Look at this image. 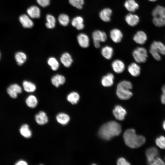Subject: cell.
Here are the masks:
<instances>
[{"label": "cell", "mask_w": 165, "mask_h": 165, "mask_svg": "<svg viewBox=\"0 0 165 165\" xmlns=\"http://www.w3.org/2000/svg\"><path fill=\"white\" fill-rule=\"evenodd\" d=\"M121 131V125L115 121H112L104 124L101 127L98 134L101 138L108 140L119 135Z\"/></svg>", "instance_id": "cell-1"}, {"label": "cell", "mask_w": 165, "mask_h": 165, "mask_svg": "<svg viewBox=\"0 0 165 165\" xmlns=\"http://www.w3.org/2000/svg\"><path fill=\"white\" fill-rule=\"evenodd\" d=\"M123 138L126 144L133 148L141 146L145 142V138L142 135H137L135 130L132 129H128L125 132Z\"/></svg>", "instance_id": "cell-2"}, {"label": "cell", "mask_w": 165, "mask_h": 165, "mask_svg": "<svg viewBox=\"0 0 165 165\" xmlns=\"http://www.w3.org/2000/svg\"><path fill=\"white\" fill-rule=\"evenodd\" d=\"M133 86L131 83L127 80H123L118 84L116 94L118 97L122 100H127L130 98L133 95L130 91Z\"/></svg>", "instance_id": "cell-3"}, {"label": "cell", "mask_w": 165, "mask_h": 165, "mask_svg": "<svg viewBox=\"0 0 165 165\" xmlns=\"http://www.w3.org/2000/svg\"><path fill=\"white\" fill-rule=\"evenodd\" d=\"M153 17L152 21L154 24L158 27L165 26V8L158 5L153 9L152 12Z\"/></svg>", "instance_id": "cell-4"}, {"label": "cell", "mask_w": 165, "mask_h": 165, "mask_svg": "<svg viewBox=\"0 0 165 165\" xmlns=\"http://www.w3.org/2000/svg\"><path fill=\"white\" fill-rule=\"evenodd\" d=\"M149 52L155 59L160 60V54L165 55V45L160 42L154 41L151 45Z\"/></svg>", "instance_id": "cell-5"}, {"label": "cell", "mask_w": 165, "mask_h": 165, "mask_svg": "<svg viewBox=\"0 0 165 165\" xmlns=\"http://www.w3.org/2000/svg\"><path fill=\"white\" fill-rule=\"evenodd\" d=\"M132 55L135 61L138 63L145 62L148 57L147 50L143 47H138L134 49Z\"/></svg>", "instance_id": "cell-6"}, {"label": "cell", "mask_w": 165, "mask_h": 165, "mask_svg": "<svg viewBox=\"0 0 165 165\" xmlns=\"http://www.w3.org/2000/svg\"><path fill=\"white\" fill-rule=\"evenodd\" d=\"M145 154L147 163L150 164L154 159L158 157L159 152L156 148L152 147L148 148L146 150Z\"/></svg>", "instance_id": "cell-7"}, {"label": "cell", "mask_w": 165, "mask_h": 165, "mask_svg": "<svg viewBox=\"0 0 165 165\" xmlns=\"http://www.w3.org/2000/svg\"><path fill=\"white\" fill-rule=\"evenodd\" d=\"M22 91L21 87L18 84H13L10 85L7 88V91L9 96L13 98H16L19 94Z\"/></svg>", "instance_id": "cell-8"}, {"label": "cell", "mask_w": 165, "mask_h": 165, "mask_svg": "<svg viewBox=\"0 0 165 165\" xmlns=\"http://www.w3.org/2000/svg\"><path fill=\"white\" fill-rule=\"evenodd\" d=\"M110 36L112 40L116 43L120 42L123 37L121 31L117 28L112 29L110 31Z\"/></svg>", "instance_id": "cell-9"}, {"label": "cell", "mask_w": 165, "mask_h": 165, "mask_svg": "<svg viewBox=\"0 0 165 165\" xmlns=\"http://www.w3.org/2000/svg\"><path fill=\"white\" fill-rule=\"evenodd\" d=\"M77 40L79 46L83 48H87L90 45V39L88 36L83 33L79 34L77 36Z\"/></svg>", "instance_id": "cell-10"}, {"label": "cell", "mask_w": 165, "mask_h": 165, "mask_svg": "<svg viewBox=\"0 0 165 165\" xmlns=\"http://www.w3.org/2000/svg\"><path fill=\"white\" fill-rule=\"evenodd\" d=\"M93 41H96L101 42H104L107 40V35L104 31L99 30H96L92 34Z\"/></svg>", "instance_id": "cell-11"}, {"label": "cell", "mask_w": 165, "mask_h": 165, "mask_svg": "<svg viewBox=\"0 0 165 165\" xmlns=\"http://www.w3.org/2000/svg\"><path fill=\"white\" fill-rule=\"evenodd\" d=\"M112 67L113 71L117 73L122 72L125 69V65L121 60L116 59L112 63Z\"/></svg>", "instance_id": "cell-12"}, {"label": "cell", "mask_w": 165, "mask_h": 165, "mask_svg": "<svg viewBox=\"0 0 165 165\" xmlns=\"http://www.w3.org/2000/svg\"><path fill=\"white\" fill-rule=\"evenodd\" d=\"M113 112L116 118L118 120H122L124 119L127 112L126 110L120 105L115 106Z\"/></svg>", "instance_id": "cell-13"}, {"label": "cell", "mask_w": 165, "mask_h": 165, "mask_svg": "<svg viewBox=\"0 0 165 165\" xmlns=\"http://www.w3.org/2000/svg\"><path fill=\"white\" fill-rule=\"evenodd\" d=\"M125 19L127 24L132 27L137 25L139 21L138 16L135 14L131 13L127 14L125 16Z\"/></svg>", "instance_id": "cell-14"}, {"label": "cell", "mask_w": 165, "mask_h": 165, "mask_svg": "<svg viewBox=\"0 0 165 165\" xmlns=\"http://www.w3.org/2000/svg\"><path fill=\"white\" fill-rule=\"evenodd\" d=\"M114 79L113 75L111 73H108L102 77L101 81V84L105 87L111 86L113 84Z\"/></svg>", "instance_id": "cell-15"}, {"label": "cell", "mask_w": 165, "mask_h": 165, "mask_svg": "<svg viewBox=\"0 0 165 165\" xmlns=\"http://www.w3.org/2000/svg\"><path fill=\"white\" fill-rule=\"evenodd\" d=\"M112 14V11L110 9L105 8L100 11L99 13V16L102 21L108 22L110 21Z\"/></svg>", "instance_id": "cell-16"}, {"label": "cell", "mask_w": 165, "mask_h": 165, "mask_svg": "<svg viewBox=\"0 0 165 165\" xmlns=\"http://www.w3.org/2000/svg\"><path fill=\"white\" fill-rule=\"evenodd\" d=\"M36 122L39 125H43L47 123L48 118L46 113L44 111H40L35 116Z\"/></svg>", "instance_id": "cell-17"}, {"label": "cell", "mask_w": 165, "mask_h": 165, "mask_svg": "<svg viewBox=\"0 0 165 165\" xmlns=\"http://www.w3.org/2000/svg\"><path fill=\"white\" fill-rule=\"evenodd\" d=\"M133 39L136 43L139 44H143L147 40V36L143 31H138L134 35Z\"/></svg>", "instance_id": "cell-18"}, {"label": "cell", "mask_w": 165, "mask_h": 165, "mask_svg": "<svg viewBox=\"0 0 165 165\" xmlns=\"http://www.w3.org/2000/svg\"><path fill=\"white\" fill-rule=\"evenodd\" d=\"M19 20L23 26L25 28H31L34 25V23L31 20L28 16L26 14L21 15Z\"/></svg>", "instance_id": "cell-19"}, {"label": "cell", "mask_w": 165, "mask_h": 165, "mask_svg": "<svg viewBox=\"0 0 165 165\" xmlns=\"http://www.w3.org/2000/svg\"><path fill=\"white\" fill-rule=\"evenodd\" d=\"M127 70L130 74L134 77L138 76L140 73V67L136 63L133 62L130 64L128 67Z\"/></svg>", "instance_id": "cell-20"}, {"label": "cell", "mask_w": 165, "mask_h": 165, "mask_svg": "<svg viewBox=\"0 0 165 165\" xmlns=\"http://www.w3.org/2000/svg\"><path fill=\"white\" fill-rule=\"evenodd\" d=\"M28 16L32 18H38L40 16V10L36 6H32L28 8L27 11Z\"/></svg>", "instance_id": "cell-21"}, {"label": "cell", "mask_w": 165, "mask_h": 165, "mask_svg": "<svg viewBox=\"0 0 165 165\" xmlns=\"http://www.w3.org/2000/svg\"><path fill=\"white\" fill-rule=\"evenodd\" d=\"M124 5L127 10L130 12H134L139 8L138 4L134 0H127Z\"/></svg>", "instance_id": "cell-22"}, {"label": "cell", "mask_w": 165, "mask_h": 165, "mask_svg": "<svg viewBox=\"0 0 165 165\" xmlns=\"http://www.w3.org/2000/svg\"><path fill=\"white\" fill-rule=\"evenodd\" d=\"M56 119L58 123L62 125H67L70 120L69 116L66 113L61 112L56 116Z\"/></svg>", "instance_id": "cell-23"}, {"label": "cell", "mask_w": 165, "mask_h": 165, "mask_svg": "<svg viewBox=\"0 0 165 165\" xmlns=\"http://www.w3.org/2000/svg\"><path fill=\"white\" fill-rule=\"evenodd\" d=\"M71 24L73 27L79 30H82L84 28L83 19L81 16H77L74 17L72 21Z\"/></svg>", "instance_id": "cell-24"}, {"label": "cell", "mask_w": 165, "mask_h": 165, "mask_svg": "<svg viewBox=\"0 0 165 165\" xmlns=\"http://www.w3.org/2000/svg\"><path fill=\"white\" fill-rule=\"evenodd\" d=\"M51 82L52 84L56 87H58L61 85H63L65 82V77L63 75L57 74L51 78Z\"/></svg>", "instance_id": "cell-25"}, {"label": "cell", "mask_w": 165, "mask_h": 165, "mask_svg": "<svg viewBox=\"0 0 165 165\" xmlns=\"http://www.w3.org/2000/svg\"><path fill=\"white\" fill-rule=\"evenodd\" d=\"M61 63L66 67H69L73 62V59L71 55L68 53H63L60 58Z\"/></svg>", "instance_id": "cell-26"}, {"label": "cell", "mask_w": 165, "mask_h": 165, "mask_svg": "<svg viewBox=\"0 0 165 165\" xmlns=\"http://www.w3.org/2000/svg\"><path fill=\"white\" fill-rule=\"evenodd\" d=\"M101 54L106 59H110L112 57L113 53L112 48L109 46H105L103 47L101 50Z\"/></svg>", "instance_id": "cell-27"}, {"label": "cell", "mask_w": 165, "mask_h": 165, "mask_svg": "<svg viewBox=\"0 0 165 165\" xmlns=\"http://www.w3.org/2000/svg\"><path fill=\"white\" fill-rule=\"evenodd\" d=\"M20 134L23 137L26 138H29L32 136V132L30 129L29 126L26 124L23 125L20 129Z\"/></svg>", "instance_id": "cell-28"}, {"label": "cell", "mask_w": 165, "mask_h": 165, "mask_svg": "<svg viewBox=\"0 0 165 165\" xmlns=\"http://www.w3.org/2000/svg\"><path fill=\"white\" fill-rule=\"evenodd\" d=\"M25 102L28 106L31 108H35L38 103L36 97L32 95L28 96L26 99Z\"/></svg>", "instance_id": "cell-29"}, {"label": "cell", "mask_w": 165, "mask_h": 165, "mask_svg": "<svg viewBox=\"0 0 165 165\" xmlns=\"http://www.w3.org/2000/svg\"><path fill=\"white\" fill-rule=\"evenodd\" d=\"M80 99V96L76 92H72L69 93L67 96V101L72 104L75 105L77 103Z\"/></svg>", "instance_id": "cell-30"}, {"label": "cell", "mask_w": 165, "mask_h": 165, "mask_svg": "<svg viewBox=\"0 0 165 165\" xmlns=\"http://www.w3.org/2000/svg\"><path fill=\"white\" fill-rule=\"evenodd\" d=\"M15 58L18 65L20 66L26 61L27 59L26 54L23 52H18L16 53Z\"/></svg>", "instance_id": "cell-31"}, {"label": "cell", "mask_w": 165, "mask_h": 165, "mask_svg": "<svg viewBox=\"0 0 165 165\" xmlns=\"http://www.w3.org/2000/svg\"><path fill=\"white\" fill-rule=\"evenodd\" d=\"M22 84L24 90L27 92H33L36 90V86L31 82L25 80L23 82Z\"/></svg>", "instance_id": "cell-32"}, {"label": "cell", "mask_w": 165, "mask_h": 165, "mask_svg": "<svg viewBox=\"0 0 165 165\" xmlns=\"http://www.w3.org/2000/svg\"><path fill=\"white\" fill-rule=\"evenodd\" d=\"M47 22L46 23V27L49 29L54 28L55 26L56 20L54 16L50 14H48L46 17Z\"/></svg>", "instance_id": "cell-33"}, {"label": "cell", "mask_w": 165, "mask_h": 165, "mask_svg": "<svg viewBox=\"0 0 165 165\" xmlns=\"http://www.w3.org/2000/svg\"><path fill=\"white\" fill-rule=\"evenodd\" d=\"M47 63L53 71L57 70L59 67L58 62L56 58L54 57L49 58L48 60Z\"/></svg>", "instance_id": "cell-34"}, {"label": "cell", "mask_w": 165, "mask_h": 165, "mask_svg": "<svg viewBox=\"0 0 165 165\" xmlns=\"http://www.w3.org/2000/svg\"><path fill=\"white\" fill-rule=\"evenodd\" d=\"M58 20L59 23L62 26H67L69 22V18L68 16L65 14H60L58 17Z\"/></svg>", "instance_id": "cell-35"}, {"label": "cell", "mask_w": 165, "mask_h": 165, "mask_svg": "<svg viewBox=\"0 0 165 165\" xmlns=\"http://www.w3.org/2000/svg\"><path fill=\"white\" fill-rule=\"evenodd\" d=\"M69 3L79 9H81L84 3V0H69Z\"/></svg>", "instance_id": "cell-36"}, {"label": "cell", "mask_w": 165, "mask_h": 165, "mask_svg": "<svg viewBox=\"0 0 165 165\" xmlns=\"http://www.w3.org/2000/svg\"><path fill=\"white\" fill-rule=\"evenodd\" d=\"M156 145L162 149H165V137L162 135L156 138L155 141Z\"/></svg>", "instance_id": "cell-37"}, {"label": "cell", "mask_w": 165, "mask_h": 165, "mask_svg": "<svg viewBox=\"0 0 165 165\" xmlns=\"http://www.w3.org/2000/svg\"><path fill=\"white\" fill-rule=\"evenodd\" d=\"M151 165H163L165 162L160 158L158 157L154 159L150 164Z\"/></svg>", "instance_id": "cell-38"}, {"label": "cell", "mask_w": 165, "mask_h": 165, "mask_svg": "<svg viewBox=\"0 0 165 165\" xmlns=\"http://www.w3.org/2000/svg\"><path fill=\"white\" fill-rule=\"evenodd\" d=\"M36 1L40 6L43 7L48 6L50 3V0H36Z\"/></svg>", "instance_id": "cell-39"}, {"label": "cell", "mask_w": 165, "mask_h": 165, "mask_svg": "<svg viewBox=\"0 0 165 165\" xmlns=\"http://www.w3.org/2000/svg\"><path fill=\"white\" fill-rule=\"evenodd\" d=\"M117 164L118 165H129L130 163L123 158H119L117 161Z\"/></svg>", "instance_id": "cell-40"}, {"label": "cell", "mask_w": 165, "mask_h": 165, "mask_svg": "<svg viewBox=\"0 0 165 165\" xmlns=\"http://www.w3.org/2000/svg\"><path fill=\"white\" fill-rule=\"evenodd\" d=\"M162 93L161 97V102L163 104H165V85L162 86Z\"/></svg>", "instance_id": "cell-41"}, {"label": "cell", "mask_w": 165, "mask_h": 165, "mask_svg": "<svg viewBox=\"0 0 165 165\" xmlns=\"http://www.w3.org/2000/svg\"><path fill=\"white\" fill-rule=\"evenodd\" d=\"M28 164V163L26 161L22 160L18 161L15 164L16 165H26Z\"/></svg>", "instance_id": "cell-42"}, {"label": "cell", "mask_w": 165, "mask_h": 165, "mask_svg": "<svg viewBox=\"0 0 165 165\" xmlns=\"http://www.w3.org/2000/svg\"><path fill=\"white\" fill-rule=\"evenodd\" d=\"M93 43L95 47L97 48H99L100 46V42L96 41H93Z\"/></svg>", "instance_id": "cell-43"}, {"label": "cell", "mask_w": 165, "mask_h": 165, "mask_svg": "<svg viewBox=\"0 0 165 165\" xmlns=\"http://www.w3.org/2000/svg\"><path fill=\"white\" fill-rule=\"evenodd\" d=\"M163 129L165 130V120L164 121L163 124Z\"/></svg>", "instance_id": "cell-44"}, {"label": "cell", "mask_w": 165, "mask_h": 165, "mask_svg": "<svg viewBox=\"0 0 165 165\" xmlns=\"http://www.w3.org/2000/svg\"><path fill=\"white\" fill-rule=\"evenodd\" d=\"M150 1H152V2H154V1H156V0H148Z\"/></svg>", "instance_id": "cell-45"}, {"label": "cell", "mask_w": 165, "mask_h": 165, "mask_svg": "<svg viewBox=\"0 0 165 165\" xmlns=\"http://www.w3.org/2000/svg\"><path fill=\"white\" fill-rule=\"evenodd\" d=\"M1 54L0 52V58H1Z\"/></svg>", "instance_id": "cell-46"}]
</instances>
